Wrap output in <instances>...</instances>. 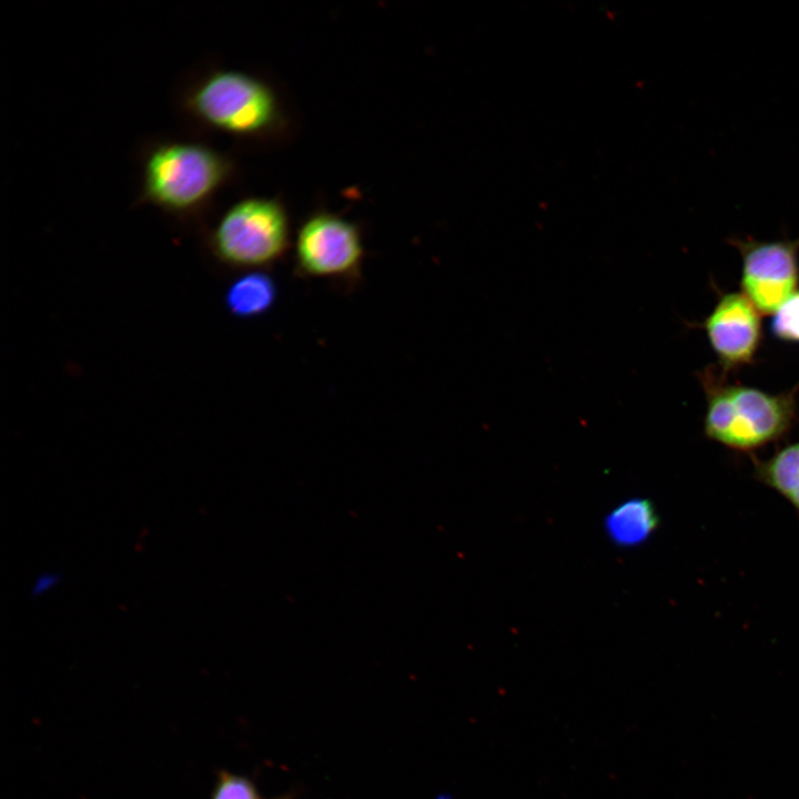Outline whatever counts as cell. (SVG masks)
I'll use <instances>...</instances> for the list:
<instances>
[{
  "mask_svg": "<svg viewBox=\"0 0 799 799\" xmlns=\"http://www.w3.org/2000/svg\"><path fill=\"white\" fill-rule=\"evenodd\" d=\"M705 434L737 451H751L785 435L796 418V390L770 394L704 374Z\"/></svg>",
  "mask_w": 799,
  "mask_h": 799,
  "instance_id": "6da1fadb",
  "label": "cell"
},
{
  "mask_svg": "<svg viewBox=\"0 0 799 799\" xmlns=\"http://www.w3.org/2000/svg\"><path fill=\"white\" fill-rule=\"evenodd\" d=\"M230 173V161L205 144L160 143L144 160L142 198L170 213H190L205 204Z\"/></svg>",
  "mask_w": 799,
  "mask_h": 799,
  "instance_id": "7a4b0ae2",
  "label": "cell"
},
{
  "mask_svg": "<svg viewBox=\"0 0 799 799\" xmlns=\"http://www.w3.org/2000/svg\"><path fill=\"white\" fill-rule=\"evenodd\" d=\"M186 108L203 124L236 136H263L282 124L273 89L237 70L206 74L189 91Z\"/></svg>",
  "mask_w": 799,
  "mask_h": 799,
  "instance_id": "3957f363",
  "label": "cell"
},
{
  "mask_svg": "<svg viewBox=\"0 0 799 799\" xmlns=\"http://www.w3.org/2000/svg\"><path fill=\"white\" fill-rule=\"evenodd\" d=\"M290 245L287 213L277 200L243 199L230 206L216 223L211 246L225 264L256 269L273 264Z\"/></svg>",
  "mask_w": 799,
  "mask_h": 799,
  "instance_id": "277c9868",
  "label": "cell"
},
{
  "mask_svg": "<svg viewBox=\"0 0 799 799\" xmlns=\"http://www.w3.org/2000/svg\"><path fill=\"white\" fill-rule=\"evenodd\" d=\"M294 256L303 276L353 281L360 275L364 257L361 230L335 213L314 212L297 230Z\"/></svg>",
  "mask_w": 799,
  "mask_h": 799,
  "instance_id": "5b68a950",
  "label": "cell"
},
{
  "mask_svg": "<svg viewBox=\"0 0 799 799\" xmlns=\"http://www.w3.org/2000/svg\"><path fill=\"white\" fill-rule=\"evenodd\" d=\"M741 257L742 294L762 314H775L797 291L799 239L759 241L734 237L728 241Z\"/></svg>",
  "mask_w": 799,
  "mask_h": 799,
  "instance_id": "8992f818",
  "label": "cell"
},
{
  "mask_svg": "<svg viewBox=\"0 0 799 799\" xmlns=\"http://www.w3.org/2000/svg\"><path fill=\"white\" fill-rule=\"evenodd\" d=\"M704 330L725 368L746 365L760 345V312L742 293H724L706 317Z\"/></svg>",
  "mask_w": 799,
  "mask_h": 799,
  "instance_id": "52a82bcc",
  "label": "cell"
},
{
  "mask_svg": "<svg viewBox=\"0 0 799 799\" xmlns=\"http://www.w3.org/2000/svg\"><path fill=\"white\" fill-rule=\"evenodd\" d=\"M659 524L655 506L647 498H629L614 507L605 518V532L620 547L647 542Z\"/></svg>",
  "mask_w": 799,
  "mask_h": 799,
  "instance_id": "ba28073f",
  "label": "cell"
},
{
  "mask_svg": "<svg viewBox=\"0 0 799 799\" xmlns=\"http://www.w3.org/2000/svg\"><path fill=\"white\" fill-rule=\"evenodd\" d=\"M754 464L756 478L786 498L799 516V442Z\"/></svg>",
  "mask_w": 799,
  "mask_h": 799,
  "instance_id": "9c48e42d",
  "label": "cell"
},
{
  "mask_svg": "<svg viewBox=\"0 0 799 799\" xmlns=\"http://www.w3.org/2000/svg\"><path fill=\"white\" fill-rule=\"evenodd\" d=\"M276 289L265 273L251 272L236 279L227 289L225 305L231 314L246 318L266 312L274 303Z\"/></svg>",
  "mask_w": 799,
  "mask_h": 799,
  "instance_id": "30bf717a",
  "label": "cell"
},
{
  "mask_svg": "<svg viewBox=\"0 0 799 799\" xmlns=\"http://www.w3.org/2000/svg\"><path fill=\"white\" fill-rule=\"evenodd\" d=\"M211 799H261V796L250 778L220 770Z\"/></svg>",
  "mask_w": 799,
  "mask_h": 799,
  "instance_id": "8fae6325",
  "label": "cell"
},
{
  "mask_svg": "<svg viewBox=\"0 0 799 799\" xmlns=\"http://www.w3.org/2000/svg\"><path fill=\"white\" fill-rule=\"evenodd\" d=\"M771 332L781 341L799 343V290L773 314Z\"/></svg>",
  "mask_w": 799,
  "mask_h": 799,
  "instance_id": "7c38bea8",
  "label": "cell"
},
{
  "mask_svg": "<svg viewBox=\"0 0 799 799\" xmlns=\"http://www.w3.org/2000/svg\"><path fill=\"white\" fill-rule=\"evenodd\" d=\"M62 580V575L55 572H43L40 575L37 576L34 579L31 589L30 595L32 597L41 596L48 591H50L52 588H54L57 585H59Z\"/></svg>",
  "mask_w": 799,
  "mask_h": 799,
  "instance_id": "4fadbf2b",
  "label": "cell"
},
{
  "mask_svg": "<svg viewBox=\"0 0 799 799\" xmlns=\"http://www.w3.org/2000/svg\"><path fill=\"white\" fill-rule=\"evenodd\" d=\"M274 799H290V798H287V797H279V798H274Z\"/></svg>",
  "mask_w": 799,
  "mask_h": 799,
  "instance_id": "5bb4252c",
  "label": "cell"
}]
</instances>
